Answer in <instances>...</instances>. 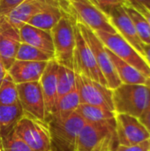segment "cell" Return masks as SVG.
<instances>
[{
  "label": "cell",
  "mask_w": 150,
  "mask_h": 151,
  "mask_svg": "<svg viewBox=\"0 0 150 151\" xmlns=\"http://www.w3.org/2000/svg\"><path fill=\"white\" fill-rule=\"evenodd\" d=\"M25 0H0V17L9 14Z\"/></svg>",
  "instance_id": "cell-31"
},
{
  "label": "cell",
  "mask_w": 150,
  "mask_h": 151,
  "mask_svg": "<svg viewBox=\"0 0 150 151\" xmlns=\"http://www.w3.org/2000/svg\"><path fill=\"white\" fill-rule=\"evenodd\" d=\"M107 16L109 17L110 22L114 27L118 34H119L144 58V44L141 41L134 27V25L131 18L126 12L124 6L119 5L111 8Z\"/></svg>",
  "instance_id": "cell-14"
},
{
  "label": "cell",
  "mask_w": 150,
  "mask_h": 151,
  "mask_svg": "<svg viewBox=\"0 0 150 151\" xmlns=\"http://www.w3.org/2000/svg\"><path fill=\"white\" fill-rule=\"evenodd\" d=\"M19 104L17 84L7 73L0 85V104L13 105Z\"/></svg>",
  "instance_id": "cell-26"
},
{
  "label": "cell",
  "mask_w": 150,
  "mask_h": 151,
  "mask_svg": "<svg viewBox=\"0 0 150 151\" xmlns=\"http://www.w3.org/2000/svg\"><path fill=\"white\" fill-rule=\"evenodd\" d=\"M140 121L143 124V126L147 128V130L150 133V100L147 108L139 118Z\"/></svg>",
  "instance_id": "cell-32"
},
{
  "label": "cell",
  "mask_w": 150,
  "mask_h": 151,
  "mask_svg": "<svg viewBox=\"0 0 150 151\" xmlns=\"http://www.w3.org/2000/svg\"><path fill=\"white\" fill-rule=\"evenodd\" d=\"M19 33L21 42L54 54L53 40L50 31H45L24 23L19 27Z\"/></svg>",
  "instance_id": "cell-18"
},
{
  "label": "cell",
  "mask_w": 150,
  "mask_h": 151,
  "mask_svg": "<svg viewBox=\"0 0 150 151\" xmlns=\"http://www.w3.org/2000/svg\"><path fill=\"white\" fill-rule=\"evenodd\" d=\"M77 22L95 31H103L111 34L118 32L110 22L109 17L90 0H67Z\"/></svg>",
  "instance_id": "cell-7"
},
{
  "label": "cell",
  "mask_w": 150,
  "mask_h": 151,
  "mask_svg": "<svg viewBox=\"0 0 150 151\" xmlns=\"http://www.w3.org/2000/svg\"><path fill=\"white\" fill-rule=\"evenodd\" d=\"M22 114L23 111L19 104L13 105L0 104V138L1 135L8 134L14 128Z\"/></svg>",
  "instance_id": "cell-22"
},
{
  "label": "cell",
  "mask_w": 150,
  "mask_h": 151,
  "mask_svg": "<svg viewBox=\"0 0 150 151\" xmlns=\"http://www.w3.org/2000/svg\"><path fill=\"white\" fill-rule=\"evenodd\" d=\"M133 7V6H132ZM134 9H136L138 12H140L142 15H143V17L148 20V22L149 23L150 25V12L147 9V8H145L144 6H142V5H137V6H135V7H133Z\"/></svg>",
  "instance_id": "cell-34"
},
{
  "label": "cell",
  "mask_w": 150,
  "mask_h": 151,
  "mask_svg": "<svg viewBox=\"0 0 150 151\" xmlns=\"http://www.w3.org/2000/svg\"><path fill=\"white\" fill-rule=\"evenodd\" d=\"M58 66L59 64L55 59L50 60L47 63V65L39 81L45 104L46 121L49 117H50L56 112V106L57 101V79Z\"/></svg>",
  "instance_id": "cell-16"
},
{
  "label": "cell",
  "mask_w": 150,
  "mask_h": 151,
  "mask_svg": "<svg viewBox=\"0 0 150 151\" xmlns=\"http://www.w3.org/2000/svg\"><path fill=\"white\" fill-rule=\"evenodd\" d=\"M77 25L95 56L97 65L107 82L108 88L112 90L117 88L122 83L110 58L106 47L92 29L80 22H77Z\"/></svg>",
  "instance_id": "cell-8"
},
{
  "label": "cell",
  "mask_w": 150,
  "mask_h": 151,
  "mask_svg": "<svg viewBox=\"0 0 150 151\" xmlns=\"http://www.w3.org/2000/svg\"><path fill=\"white\" fill-rule=\"evenodd\" d=\"M95 4L97 5L106 15L110 10L115 6H125L127 4L126 0H93Z\"/></svg>",
  "instance_id": "cell-29"
},
{
  "label": "cell",
  "mask_w": 150,
  "mask_h": 151,
  "mask_svg": "<svg viewBox=\"0 0 150 151\" xmlns=\"http://www.w3.org/2000/svg\"><path fill=\"white\" fill-rule=\"evenodd\" d=\"M55 59V56L52 53L46 52L31 45L24 42H20L17 55L16 60L22 61H44L49 62L50 60Z\"/></svg>",
  "instance_id": "cell-24"
},
{
  "label": "cell",
  "mask_w": 150,
  "mask_h": 151,
  "mask_svg": "<svg viewBox=\"0 0 150 151\" xmlns=\"http://www.w3.org/2000/svg\"><path fill=\"white\" fill-rule=\"evenodd\" d=\"M90 1H91V2H93V3H94V1H93V0H90ZM94 4H95V3H94Z\"/></svg>",
  "instance_id": "cell-39"
},
{
  "label": "cell",
  "mask_w": 150,
  "mask_h": 151,
  "mask_svg": "<svg viewBox=\"0 0 150 151\" xmlns=\"http://www.w3.org/2000/svg\"><path fill=\"white\" fill-rule=\"evenodd\" d=\"M75 111L85 120V122L89 123L111 120L114 119L116 117V113L112 111L101 106L86 104H80Z\"/></svg>",
  "instance_id": "cell-21"
},
{
  "label": "cell",
  "mask_w": 150,
  "mask_h": 151,
  "mask_svg": "<svg viewBox=\"0 0 150 151\" xmlns=\"http://www.w3.org/2000/svg\"><path fill=\"white\" fill-rule=\"evenodd\" d=\"M113 105L115 113H122L140 118L150 100V83L121 84L113 89Z\"/></svg>",
  "instance_id": "cell-3"
},
{
  "label": "cell",
  "mask_w": 150,
  "mask_h": 151,
  "mask_svg": "<svg viewBox=\"0 0 150 151\" xmlns=\"http://www.w3.org/2000/svg\"><path fill=\"white\" fill-rule=\"evenodd\" d=\"M47 63L44 61L15 60L7 73L16 84L38 81L41 79Z\"/></svg>",
  "instance_id": "cell-17"
},
{
  "label": "cell",
  "mask_w": 150,
  "mask_h": 151,
  "mask_svg": "<svg viewBox=\"0 0 150 151\" xmlns=\"http://www.w3.org/2000/svg\"><path fill=\"white\" fill-rule=\"evenodd\" d=\"M75 80L80 104L101 106L114 111L112 89L78 73H75Z\"/></svg>",
  "instance_id": "cell-10"
},
{
  "label": "cell",
  "mask_w": 150,
  "mask_h": 151,
  "mask_svg": "<svg viewBox=\"0 0 150 151\" xmlns=\"http://www.w3.org/2000/svg\"><path fill=\"white\" fill-rule=\"evenodd\" d=\"M127 4L135 7L137 5H142L150 12V0H126Z\"/></svg>",
  "instance_id": "cell-33"
},
{
  "label": "cell",
  "mask_w": 150,
  "mask_h": 151,
  "mask_svg": "<svg viewBox=\"0 0 150 151\" xmlns=\"http://www.w3.org/2000/svg\"><path fill=\"white\" fill-rule=\"evenodd\" d=\"M116 138V120L86 122L76 142V151H111ZM74 150V151H75Z\"/></svg>",
  "instance_id": "cell-2"
},
{
  "label": "cell",
  "mask_w": 150,
  "mask_h": 151,
  "mask_svg": "<svg viewBox=\"0 0 150 151\" xmlns=\"http://www.w3.org/2000/svg\"><path fill=\"white\" fill-rule=\"evenodd\" d=\"M50 151H57V150H55L54 148H52V150H50Z\"/></svg>",
  "instance_id": "cell-37"
},
{
  "label": "cell",
  "mask_w": 150,
  "mask_h": 151,
  "mask_svg": "<svg viewBox=\"0 0 150 151\" xmlns=\"http://www.w3.org/2000/svg\"><path fill=\"white\" fill-rule=\"evenodd\" d=\"M116 138L118 145L133 146L150 139V133L136 117L116 113Z\"/></svg>",
  "instance_id": "cell-12"
},
{
  "label": "cell",
  "mask_w": 150,
  "mask_h": 151,
  "mask_svg": "<svg viewBox=\"0 0 150 151\" xmlns=\"http://www.w3.org/2000/svg\"><path fill=\"white\" fill-rule=\"evenodd\" d=\"M80 96H79L77 89L75 88L72 91L57 98L55 113L66 114V113L75 111L78 106L80 105Z\"/></svg>",
  "instance_id": "cell-27"
},
{
  "label": "cell",
  "mask_w": 150,
  "mask_h": 151,
  "mask_svg": "<svg viewBox=\"0 0 150 151\" xmlns=\"http://www.w3.org/2000/svg\"><path fill=\"white\" fill-rule=\"evenodd\" d=\"M75 41L76 46L74 50L73 71L107 86V82L97 65L95 56L84 39L77 23L75 25Z\"/></svg>",
  "instance_id": "cell-9"
},
{
  "label": "cell",
  "mask_w": 150,
  "mask_h": 151,
  "mask_svg": "<svg viewBox=\"0 0 150 151\" xmlns=\"http://www.w3.org/2000/svg\"><path fill=\"white\" fill-rule=\"evenodd\" d=\"M76 88L75 72L65 65H59L57 79V98Z\"/></svg>",
  "instance_id": "cell-25"
},
{
  "label": "cell",
  "mask_w": 150,
  "mask_h": 151,
  "mask_svg": "<svg viewBox=\"0 0 150 151\" xmlns=\"http://www.w3.org/2000/svg\"><path fill=\"white\" fill-rule=\"evenodd\" d=\"M65 13L68 12H65L61 8L50 7L34 14L27 20V23L40 29L50 32L51 29L55 27V25Z\"/></svg>",
  "instance_id": "cell-20"
},
{
  "label": "cell",
  "mask_w": 150,
  "mask_h": 151,
  "mask_svg": "<svg viewBox=\"0 0 150 151\" xmlns=\"http://www.w3.org/2000/svg\"><path fill=\"white\" fill-rule=\"evenodd\" d=\"M77 21L69 13L64 14L60 20L51 29L54 45L55 60L61 65L73 70L75 41V25Z\"/></svg>",
  "instance_id": "cell-4"
},
{
  "label": "cell",
  "mask_w": 150,
  "mask_h": 151,
  "mask_svg": "<svg viewBox=\"0 0 150 151\" xmlns=\"http://www.w3.org/2000/svg\"><path fill=\"white\" fill-rule=\"evenodd\" d=\"M107 51L122 84H149V78L146 77L136 68H134L128 63L125 62L124 60L117 57L108 49Z\"/></svg>",
  "instance_id": "cell-19"
},
{
  "label": "cell",
  "mask_w": 150,
  "mask_h": 151,
  "mask_svg": "<svg viewBox=\"0 0 150 151\" xmlns=\"http://www.w3.org/2000/svg\"><path fill=\"white\" fill-rule=\"evenodd\" d=\"M17 88L23 113L46 121L45 104L39 81L17 84Z\"/></svg>",
  "instance_id": "cell-13"
},
{
  "label": "cell",
  "mask_w": 150,
  "mask_h": 151,
  "mask_svg": "<svg viewBox=\"0 0 150 151\" xmlns=\"http://www.w3.org/2000/svg\"><path fill=\"white\" fill-rule=\"evenodd\" d=\"M14 130L33 150L50 151L53 148L50 127L45 120L23 113Z\"/></svg>",
  "instance_id": "cell-5"
},
{
  "label": "cell",
  "mask_w": 150,
  "mask_h": 151,
  "mask_svg": "<svg viewBox=\"0 0 150 151\" xmlns=\"http://www.w3.org/2000/svg\"><path fill=\"white\" fill-rule=\"evenodd\" d=\"M143 50H144V58L145 60L147 61V63L149 64V65L150 66V44L149 45H145L144 44V47H143Z\"/></svg>",
  "instance_id": "cell-35"
},
{
  "label": "cell",
  "mask_w": 150,
  "mask_h": 151,
  "mask_svg": "<svg viewBox=\"0 0 150 151\" xmlns=\"http://www.w3.org/2000/svg\"><path fill=\"white\" fill-rule=\"evenodd\" d=\"M20 42L19 29L12 27L5 17H0V58L7 71L16 60Z\"/></svg>",
  "instance_id": "cell-15"
},
{
  "label": "cell",
  "mask_w": 150,
  "mask_h": 151,
  "mask_svg": "<svg viewBox=\"0 0 150 151\" xmlns=\"http://www.w3.org/2000/svg\"><path fill=\"white\" fill-rule=\"evenodd\" d=\"M0 151H2V147H1V144H0Z\"/></svg>",
  "instance_id": "cell-38"
},
{
  "label": "cell",
  "mask_w": 150,
  "mask_h": 151,
  "mask_svg": "<svg viewBox=\"0 0 150 151\" xmlns=\"http://www.w3.org/2000/svg\"><path fill=\"white\" fill-rule=\"evenodd\" d=\"M6 73H7V70L4 67V64H3V62H2V60L0 58V85L2 83L4 76L6 75Z\"/></svg>",
  "instance_id": "cell-36"
},
{
  "label": "cell",
  "mask_w": 150,
  "mask_h": 151,
  "mask_svg": "<svg viewBox=\"0 0 150 151\" xmlns=\"http://www.w3.org/2000/svg\"><path fill=\"white\" fill-rule=\"evenodd\" d=\"M111 151H150V139L133 146L117 145Z\"/></svg>",
  "instance_id": "cell-30"
},
{
  "label": "cell",
  "mask_w": 150,
  "mask_h": 151,
  "mask_svg": "<svg viewBox=\"0 0 150 151\" xmlns=\"http://www.w3.org/2000/svg\"><path fill=\"white\" fill-rule=\"evenodd\" d=\"M52 145L57 151H74L78 135L85 125V120L76 112L66 114L55 113L48 118Z\"/></svg>",
  "instance_id": "cell-1"
},
{
  "label": "cell",
  "mask_w": 150,
  "mask_h": 151,
  "mask_svg": "<svg viewBox=\"0 0 150 151\" xmlns=\"http://www.w3.org/2000/svg\"><path fill=\"white\" fill-rule=\"evenodd\" d=\"M1 147L2 151H34L16 134L14 128L1 135Z\"/></svg>",
  "instance_id": "cell-28"
},
{
  "label": "cell",
  "mask_w": 150,
  "mask_h": 151,
  "mask_svg": "<svg viewBox=\"0 0 150 151\" xmlns=\"http://www.w3.org/2000/svg\"><path fill=\"white\" fill-rule=\"evenodd\" d=\"M50 7L61 8L72 15L67 0H25L4 17L12 27L19 29L32 16Z\"/></svg>",
  "instance_id": "cell-11"
},
{
  "label": "cell",
  "mask_w": 150,
  "mask_h": 151,
  "mask_svg": "<svg viewBox=\"0 0 150 151\" xmlns=\"http://www.w3.org/2000/svg\"><path fill=\"white\" fill-rule=\"evenodd\" d=\"M126 12L131 18L134 27L136 29V32L142 42L143 44L145 45H149L150 44V25L148 22V20L143 17V15L138 12L136 9L132 7L129 4H126L124 6Z\"/></svg>",
  "instance_id": "cell-23"
},
{
  "label": "cell",
  "mask_w": 150,
  "mask_h": 151,
  "mask_svg": "<svg viewBox=\"0 0 150 151\" xmlns=\"http://www.w3.org/2000/svg\"><path fill=\"white\" fill-rule=\"evenodd\" d=\"M95 33L109 50L150 79V66L145 58L119 34L103 31H95Z\"/></svg>",
  "instance_id": "cell-6"
},
{
  "label": "cell",
  "mask_w": 150,
  "mask_h": 151,
  "mask_svg": "<svg viewBox=\"0 0 150 151\" xmlns=\"http://www.w3.org/2000/svg\"><path fill=\"white\" fill-rule=\"evenodd\" d=\"M0 144H1V138H0Z\"/></svg>",
  "instance_id": "cell-40"
}]
</instances>
